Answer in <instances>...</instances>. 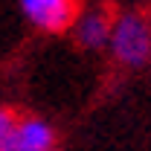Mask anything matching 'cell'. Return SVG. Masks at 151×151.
<instances>
[{"mask_svg":"<svg viewBox=\"0 0 151 151\" xmlns=\"http://www.w3.org/2000/svg\"><path fill=\"white\" fill-rule=\"evenodd\" d=\"M12 151H55V128L41 116H20Z\"/></svg>","mask_w":151,"mask_h":151,"instance_id":"4","label":"cell"},{"mask_svg":"<svg viewBox=\"0 0 151 151\" xmlns=\"http://www.w3.org/2000/svg\"><path fill=\"white\" fill-rule=\"evenodd\" d=\"M20 12L38 32L61 35V32H73L81 6L78 0H20Z\"/></svg>","mask_w":151,"mask_h":151,"instance_id":"2","label":"cell"},{"mask_svg":"<svg viewBox=\"0 0 151 151\" xmlns=\"http://www.w3.org/2000/svg\"><path fill=\"white\" fill-rule=\"evenodd\" d=\"M18 113L9 108H0V151H12V139H15V128H18Z\"/></svg>","mask_w":151,"mask_h":151,"instance_id":"5","label":"cell"},{"mask_svg":"<svg viewBox=\"0 0 151 151\" xmlns=\"http://www.w3.org/2000/svg\"><path fill=\"white\" fill-rule=\"evenodd\" d=\"M111 55L122 67H142L151 64V18L142 12H119L111 32Z\"/></svg>","mask_w":151,"mask_h":151,"instance_id":"1","label":"cell"},{"mask_svg":"<svg viewBox=\"0 0 151 151\" xmlns=\"http://www.w3.org/2000/svg\"><path fill=\"white\" fill-rule=\"evenodd\" d=\"M113 20L116 15H111V9L105 6H90L84 9L78 20L73 26V35L78 41V47L84 50H102V47H111V32H113Z\"/></svg>","mask_w":151,"mask_h":151,"instance_id":"3","label":"cell"}]
</instances>
